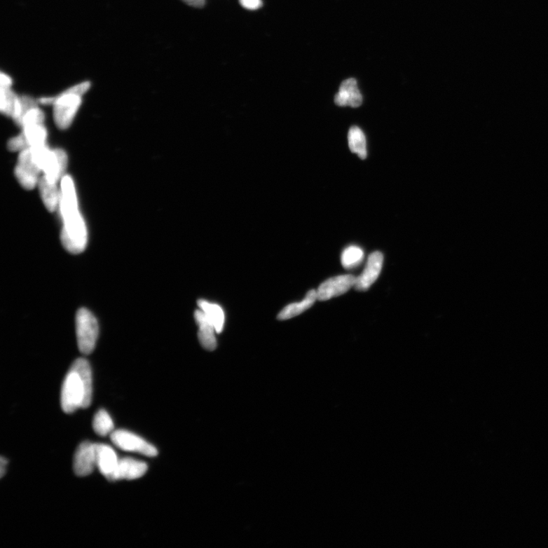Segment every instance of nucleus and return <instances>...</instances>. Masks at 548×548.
<instances>
[{"label":"nucleus","mask_w":548,"mask_h":548,"mask_svg":"<svg viewBox=\"0 0 548 548\" xmlns=\"http://www.w3.org/2000/svg\"><path fill=\"white\" fill-rule=\"evenodd\" d=\"M92 369L85 359L78 358L74 362L64 379L61 391L62 409L71 413L78 409H88L92 403Z\"/></svg>","instance_id":"obj_1"},{"label":"nucleus","mask_w":548,"mask_h":548,"mask_svg":"<svg viewBox=\"0 0 548 548\" xmlns=\"http://www.w3.org/2000/svg\"><path fill=\"white\" fill-rule=\"evenodd\" d=\"M59 206L64 221L60 235L62 244L70 253H81L87 245L88 233L85 221L78 210L76 194H62Z\"/></svg>","instance_id":"obj_2"},{"label":"nucleus","mask_w":548,"mask_h":548,"mask_svg":"<svg viewBox=\"0 0 548 548\" xmlns=\"http://www.w3.org/2000/svg\"><path fill=\"white\" fill-rule=\"evenodd\" d=\"M91 86L90 82H83L70 87L56 97H51L54 105V118L57 128L67 129L82 103L83 95Z\"/></svg>","instance_id":"obj_3"},{"label":"nucleus","mask_w":548,"mask_h":548,"mask_svg":"<svg viewBox=\"0 0 548 548\" xmlns=\"http://www.w3.org/2000/svg\"><path fill=\"white\" fill-rule=\"evenodd\" d=\"M31 149L35 161L50 181L57 183L64 178L68 159L63 149L50 150L46 146Z\"/></svg>","instance_id":"obj_4"},{"label":"nucleus","mask_w":548,"mask_h":548,"mask_svg":"<svg viewBox=\"0 0 548 548\" xmlns=\"http://www.w3.org/2000/svg\"><path fill=\"white\" fill-rule=\"evenodd\" d=\"M99 324L87 308L78 309L76 316V331L79 351L88 355L93 352L99 338Z\"/></svg>","instance_id":"obj_5"},{"label":"nucleus","mask_w":548,"mask_h":548,"mask_svg":"<svg viewBox=\"0 0 548 548\" xmlns=\"http://www.w3.org/2000/svg\"><path fill=\"white\" fill-rule=\"evenodd\" d=\"M41 172V167L35 161L31 148L20 152L15 174L23 189L32 190L36 187Z\"/></svg>","instance_id":"obj_6"},{"label":"nucleus","mask_w":548,"mask_h":548,"mask_svg":"<svg viewBox=\"0 0 548 548\" xmlns=\"http://www.w3.org/2000/svg\"><path fill=\"white\" fill-rule=\"evenodd\" d=\"M112 443L119 448L142 454L149 457L158 455V450L144 439L127 430H118L111 434Z\"/></svg>","instance_id":"obj_7"},{"label":"nucleus","mask_w":548,"mask_h":548,"mask_svg":"<svg viewBox=\"0 0 548 548\" xmlns=\"http://www.w3.org/2000/svg\"><path fill=\"white\" fill-rule=\"evenodd\" d=\"M356 278L351 274L340 275L327 280L317 290V299L327 301L333 297L340 296L355 286Z\"/></svg>","instance_id":"obj_8"},{"label":"nucleus","mask_w":548,"mask_h":548,"mask_svg":"<svg viewBox=\"0 0 548 548\" xmlns=\"http://www.w3.org/2000/svg\"><path fill=\"white\" fill-rule=\"evenodd\" d=\"M384 256L380 252L369 255L364 270L356 278L355 288L357 291H367L378 278L381 273Z\"/></svg>","instance_id":"obj_9"},{"label":"nucleus","mask_w":548,"mask_h":548,"mask_svg":"<svg viewBox=\"0 0 548 548\" xmlns=\"http://www.w3.org/2000/svg\"><path fill=\"white\" fill-rule=\"evenodd\" d=\"M96 463L95 444L90 441H84L78 446L74 456V470L78 477H85L92 474Z\"/></svg>","instance_id":"obj_10"},{"label":"nucleus","mask_w":548,"mask_h":548,"mask_svg":"<svg viewBox=\"0 0 548 548\" xmlns=\"http://www.w3.org/2000/svg\"><path fill=\"white\" fill-rule=\"evenodd\" d=\"M147 470L148 466L145 463L131 458H123L119 459L110 481L137 479L143 477Z\"/></svg>","instance_id":"obj_11"},{"label":"nucleus","mask_w":548,"mask_h":548,"mask_svg":"<svg viewBox=\"0 0 548 548\" xmlns=\"http://www.w3.org/2000/svg\"><path fill=\"white\" fill-rule=\"evenodd\" d=\"M194 320L198 325V339L201 346L209 351L215 350L217 347V331L213 322L201 309L194 312Z\"/></svg>","instance_id":"obj_12"},{"label":"nucleus","mask_w":548,"mask_h":548,"mask_svg":"<svg viewBox=\"0 0 548 548\" xmlns=\"http://www.w3.org/2000/svg\"><path fill=\"white\" fill-rule=\"evenodd\" d=\"M95 451L97 467L110 481L119 461L117 454L111 447L105 444H95Z\"/></svg>","instance_id":"obj_13"},{"label":"nucleus","mask_w":548,"mask_h":548,"mask_svg":"<svg viewBox=\"0 0 548 548\" xmlns=\"http://www.w3.org/2000/svg\"><path fill=\"white\" fill-rule=\"evenodd\" d=\"M39 188L44 205L50 212L55 211L60 200L57 183L50 181L46 175H43L39 179Z\"/></svg>","instance_id":"obj_14"},{"label":"nucleus","mask_w":548,"mask_h":548,"mask_svg":"<svg viewBox=\"0 0 548 548\" xmlns=\"http://www.w3.org/2000/svg\"><path fill=\"white\" fill-rule=\"evenodd\" d=\"M317 299V290L312 289L308 292L302 302L292 303L282 308L278 315L280 321L290 320L299 315H301L307 309L310 308Z\"/></svg>","instance_id":"obj_15"},{"label":"nucleus","mask_w":548,"mask_h":548,"mask_svg":"<svg viewBox=\"0 0 548 548\" xmlns=\"http://www.w3.org/2000/svg\"><path fill=\"white\" fill-rule=\"evenodd\" d=\"M1 86V102H0V109L5 116L14 118L16 116L18 109L20 105V96H18L11 90L12 86Z\"/></svg>","instance_id":"obj_16"},{"label":"nucleus","mask_w":548,"mask_h":548,"mask_svg":"<svg viewBox=\"0 0 548 548\" xmlns=\"http://www.w3.org/2000/svg\"><path fill=\"white\" fill-rule=\"evenodd\" d=\"M198 306L205 312L213 322L217 334H220L224 330L225 322V315L223 308L215 303H210L205 300L200 299L198 301Z\"/></svg>","instance_id":"obj_17"},{"label":"nucleus","mask_w":548,"mask_h":548,"mask_svg":"<svg viewBox=\"0 0 548 548\" xmlns=\"http://www.w3.org/2000/svg\"><path fill=\"white\" fill-rule=\"evenodd\" d=\"M23 134L27 138L31 148L46 146L47 130L43 123H30L22 127Z\"/></svg>","instance_id":"obj_18"},{"label":"nucleus","mask_w":548,"mask_h":548,"mask_svg":"<svg viewBox=\"0 0 548 548\" xmlns=\"http://www.w3.org/2000/svg\"><path fill=\"white\" fill-rule=\"evenodd\" d=\"M348 142L351 152L357 153L362 159L367 156V141L364 132L358 127H352L349 130Z\"/></svg>","instance_id":"obj_19"},{"label":"nucleus","mask_w":548,"mask_h":548,"mask_svg":"<svg viewBox=\"0 0 548 548\" xmlns=\"http://www.w3.org/2000/svg\"><path fill=\"white\" fill-rule=\"evenodd\" d=\"M364 259V251L358 246L352 245L343 252L341 263L345 269H353L358 267Z\"/></svg>","instance_id":"obj_20"},{"label":"nucleus","mask_w":548,"mask_h":548,"mask_svg":"<svg viewBox=\"0 0 548 548\" xmlns=\"http://www.w3.org/2000/svg\"><path fill=\"white\" fill-rule=\"evenodd\" d=\"M114 427L113 420L107 411L102 409L97 412L93 420V429L97 434L107 436L112 432Z\"/></svg>","instance_id":"obj_21"},{"label":"nucleus","mask_w":548,"mask_h":548,"mask_svg":"<svg viewBox=\"0 0 548 548\" xmlns=\"http://www.w3.org/2000/svg\"><path fill=\"white\" fill-rule=\"evenodd\" d=\"M39 100H35L29 96H20L19 109L15 117L13 118L18 125L22 127V123L25 114L34 108H37Z\"/></svg>","instance_id":"obj_22"},{"label":"nucleus","mask_w":548,"mask_h":548,"mask_svg":"<svg viewBox=\"0 0 548 548\" xmlns=\"http://www.w3.org/2000/svg\"><path fill=\"white\" fill-rule=\"evenodd\" d=\"M7 146L8 150H11L12 152H22L23 150L31 148L27 138L25 137L23 132L8 141Z\"/></svg>","instance_id":"obj_23"},{"label":"nucleus","mask_w":548,"mask_h":548,"mask_svg":"<svg viewBox=\"0 0 548 548\" xmlns=\"http://www.w3.org/2000/svg\"><path fill=\"white\" fill-rule=\"evenodd\" d=\"M43 113L39 107L34 108L25 114L22 121V128L26 125H30V123H43Z\"/></svg>","instance_id":"obj_24"},{"label":"nucleus","mask_w":548,"mask_h":548,"mask_svg":"<svg viewBox=\"0 0 548 548\" xmlns=\"http://www.w3.org/2000/svg\"><path fill=\"white\" fill-rule=\"evenodd\" d=\"M348 94L349 95L348 105L353 108L359 107L362 102V97L358 90V88Z\"/></svg>","instance_id":"obj_25"},{"label":"nucleus","mask_w":548,"mask_h":548,"mask_svg":"<svg viewBox=\"0 0 548 548\" xmlns=\"http://www.w3.org/2000/svg\"><path fill=\"white\" fill-rule=\"evenodd\" d=\"M241 6L249 11H257L263 4L261 0H240Z\"/></svg>","instance_id":"obj_26"},{"label":"nucleus","mask_w":548,"mask_h":548,"mask_svg":"<svg viewBox=\"0 0 548 548\" xmlns=\"http://www.w3.org/2000/svg\"><path fill=\"white\" fill-rule=\"evenodd\" d=\"M357 90V81L355 78H350L344 81L340 88V90L350 93Z\"/></svg>","instance_id":"obj_27"},{"label":"nucleus","mask_w":548,"mask_h":548,"mask_svg":"<svg viewBox=\"0 0 548 548\" xmlns=\"http://www.w3.org/2000/svg\"><path fill=\"white\" fill-rule=\"evenodd\" d=\"M349 95L346 92L340 90L338 94L335 96V103L339 106L348 105Z\"/></svg>","instance_id":"obj_28"},{"label":"nucleus","mask_w":548,"mask_h":548,"mask_svg":"<svg viewBox=\"0 0 548 548\" xmlns=\"http://www.w3.org/2000/svg\"><path fill=\"white\" fill-rule=\"evenodd\" d=\"M182 1L190 6L196 8H202L206 4V0H182Z\"/></svg>","instance_id":"obj_29"},{"label":"nucleus","mask_w":548,"mask_h":548,"mask_svg":"<svg viewBox=\"0 0 548 548\" xmlns=\"http://www.w3.org/2000/svg\"><path fill=\"white\" fill-rule=\"evenodd\" d=\"M7 465L6 459L1 457V461H0V476L3 477L6 472V466Z\"/></svg>","instance_id":"obj_30"}]
</instances>
